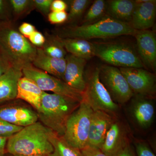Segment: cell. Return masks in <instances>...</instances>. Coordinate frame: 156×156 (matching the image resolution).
<instances>
[{
  "instance_id": "e0dca14e",
  "label": "cell",
  "mask_w": 156,
  "mask_h": 156,
  "mask_svg": "<svg viewBox=\"0 0 156 156\" xmlns=\"http://www.w3.org/2000/svg\"><path fill=\"white\" fill-rule=\"evenodd\" d=\"M131 111L134 120L141 128H149L153 122L155 108L150 97L136 95L132 100Z\"/></svg>"
},
{
  "instance_id": "9c48e42d",
  "label": "cell",
  "mask_w": 156,
  "mask_h": 156,
  "mask_svg": "<svg viewBox=\"0 0 156 156\" xmlns=\"http://www.w3.org/2000/svg\"><path fill=\"white\" fill-rule=\"evenodd\" d=\"M99 79L113 100L117 104H124L134 96V93L119 69L110 65L99 68Z\"/></svg>"
},
{
  "instance_id": "f1b7e54d",
  "label": "cell",
  "mask_w": 156,
  "mask_h": 156,
  "mask_svg": "<svg viewBox=\"0 0 156 156\" xmlns=\"http://www.w3.org/2000/svg\"><path fill=\"white\" fill-rule=\"evenodd\" d=\"M68 13L66 11H51L48 15V21L51 24H58L67 21Z\"/></svg>"
},
{
  "instance_id": "74e56055",
  "label": "cell",
  "mask_w": 156,
  "mask_h": 156,
  "mask_svg": "<svg viewBox=\"0 0 156 156\" xmlns=\"http://www.w3.org/2000/svg\"><path fill=\"white\" fill-rule=\"evenodd\" d=\"M117 156H135V154L129 144Z\"/></svg>"
},
{
  "instance_id": "7c38bea8",
  "label": "cell",
  "mask_w": 156,
  "mask_h": 156,
  "mask_svg": "<svg viewBox=\"0 0 156 156\" xmlns=\"http://www.w3.org/2000/svg\"><path fill=\"white\" fill-rule=\"evenodd\" d=\"M0 120L24 127L38 120L37 112L25 105L11 104L0 107Z\"/></svg>"
},
{
  "instance_id": "9a60e30c",
  "label": "cell",
  "mask_w": 156,
  "mask_h": 156,
  "mask_svg": "<svg viewBox=\"0 0 156 156\" xmlns=\"http://www.w3.org/2000/svg\"><path fill=\"white\" fill-rule=\"evenodd\" d=\"M128 145L127 131L120 122L115 120L107 133L101 150L107 156H117Z\"/></svg>"
},
{
  "instance_id": "ac0fdd59",
  "label": "cell",
  "mask_w": 156,
  "mask_h": 156,
  "mask_svg": "<svg viewBox=\"0 0 156 156\" xmlns=\"http://www.w3.org/2000/svg\"><path fill=\"white\" fill-rule=\"evenodd\" d=\"M34 67L62 80L66 66L65 58L51 57L41 48H37L36 56L32 63Z\"/></svg>"
},
{
  "instance_id": "d4e9b609",
  "label": "cell",
  "mask_w": 156,
  "mask_h": 156,
  "mask_svg": "<svg viewBox=\"0 0 156 156\" xmlns=\"http://www.w3.org/2000/svg\"><path fill=\"white\" fill-rule=\"evenodd\" d=\"M106 2L104 0H95L93 2L86 15L82 24H88L95 22L101 18L106 10Z\"/></svg>"
},
{
  "instance_id": "5bb4252c",
  "label": "cell",
  "mask_w": 156,
  "mask_h": 156,
  "mask_svg": "<svg viewBox=\"0 0 156 156\" xmlns=\"http://www.w3.org/2000/svg\"><path fill=\"white\" fill-rule=\"evenodd\" d=\"M66 66L62 80L71 88L83 93L86 87L84 69L87 60L70 54L65 57Z\"/></svg>"
},
{
  "instance_id": "603a6c76",
  "label": "cell",
  "mask_w": 156,
  "mask_h": 156,
  "mask_svg": "<svg viewBox=\"0 0 156 156\" xmlns=\"http://www.w3.org/2000/svg\"><path fill=\"white\" fill-rule=\"evenodd\" d=\"M41 48L48 56L54 58H64L67 55L61 37L58 36L48 35Z\"/></svg>"
},
{
  "instance_id": "7a4b0ae2",
  "label": "cell",
  "mask_w": 156,
  "mask_h": 156,
  "mask_svg": "<svg viewBox=\"0 0 156 156\" xmlns=\"http://www.w3.org/2000/svg\"><path fill=\"white\" fill-rule=\"evenodd\" d=\"M37 48L17 30L10 20L0 23V53L12 67L22 71L32 64Z\"/></svg>"
},
{
  "instance_id": "ba28073f",
  "label": "cell",
  "mask_w": 156,
  "mask_h": 156,
  "mask_svg": "<svg viewBox=\"0 0 156 156\" xmlns=\"http://www.w3.org/2000/svg\"><path fill=\"white\" fill-rule=\"evenodd\" d=\"M23 76L30 79L44 92L50 91L80 102L83 93L69 87L60 79L37 68L32 64L23 69Z\"/></svg>"
},
{
  "instance_id": "52a82bcc",
  "label": "cell",
  "mask_w": 156,
  "mask_h": 156,
  "mask_svg": "<svg viewBox=\"0 0 156 156\" xmlns=\"http://www.w3.org/2000/svg\"><path fill=\"white\" fill-rule=\"evenodd\" d=\"M99 68H96L85 78L86 87L83 99L93 111H101L110 115L119 110V105L113 100L99 79Z\"/></svg>"
},
{
  "instance_id": "60d3db41",
  "label": "cell",
  "mask_w": 156,
  "mask_h": 156,
  "mask_svg": "<svg viewBox=\"0 0 156 156\" xmlns=\"http://www.w3.org/2000/svg\"><path fill=\"white\" fill-rule=\"evenodd\" d=\"M4 156H5V155H4Z\"/></svg>"
},
{
  "instance_id": "3957f363",
  "label": "cell",
  "mask_w": 156,
  "mask_h": 156,
  "mask_svg": "<svg viewBox=\"0 0 156 156\" xmlns=\"http://www.w3.org/2000/svg\"><path fill=\"white\" fill-rule=\"evenodd\" d=\"M80 104L69 98L44 92L40 108L37 111L38 119L58 136H62L69 117Z\"/></svg>"
},
{
  "instance_id": "4316f807",
  "label": "cell",
  "mask_w": 156,
  "mask_h": 156,
  "mask_svg": "<svg viewBox=\"0 0 156 156\" xmlns=\"http://www.w3.org/2000/svg\"><path fill=\"white\" fill-rule=\"evenodd\" d=\"M9 2L16 18L22 17L34 9L33 1L31 0H11Z\"/></svg>"
},
{
  "instance_id": "d6986e66",
  "label": "cell",
  "mask_w": 156,
  "mask_h": 156,
  "mask_svg": "<svg viewBox=\"0 0 156 156\" xmlns=\"http://www.w3.org/2000/svg\"><path fill=\"white\" fill-rule=\"evenodd\" d=\"M44 91L30 79L22 76L17 84L16 99H21L38 110Z\"/></svg>"
},
{
  "instance_id": "ab89813d",
  "label": "cell",
  "mask_w": 156,
  "mask_h": 156,
  "mask_svg": "<svg viewBox=\"0 0 156 156\" xmlns=\"http://www.w3.org/2000/svg\"><path fill=\"white\" fill-rule=\"evenodd\" d=\"M45 156V155H31V156Z\"/></svg>"
},
{
  "instance_id": "484cf974",
  "label": "cell",
  "mask_w": 156,
  "mask_h": 156,
  "mask_svg": "<svg viewBox=\"0 0 156 156\" xmlns=\"http://www.w3.org/2000/svg\"><path fill=\"white\" fill-rule=\"evenodd\" d=\"M89 0H73L71 2L69 13L66 22L72 23L77 20L91 4Z\"/></svg>"
},
{
  "instance_id": "7402d4cb",
  "label": "cell",
  "mask_w": 156,
  "mask_h": 156,
  "mask_svg": "<svg viewBox=\"0 0 156 156\" xmlns=\"http://www.w3.org/2000/svg\"><path fill=\"white\" fill-rule=\"evenodd\" d=\"M62 42L69 54L88 60L95 56L94 45L87 40L79 38H62Z\"/></svg>"
},
{
  "instance_id": "277c9868",
  "label": "cell",
  "mask_w": 156,
  "mask_h": 156,
  "mask_svg": "<svg viewBox=\"0 0 156 156\" xmlns=\"http://www.w3.org/2000/svg\"><path fill=\"white\" fill-rule=\"evenodd\" d=\"M136 31L129 23L107 17L90 24L66 27L61 30L58 36L62 38H79L88 41L91 39L109 38L122 35L134 36Z\"/></svg>"
},
{
  "instance_id": "1f68e13d",
  "label": "cell",
  "mask_w": 156,
  "mask_h": 156,
  "mask_svg": "<svg viewBox=\"0 0 156 156\" xmlns=\"http://www.w3.org/2000/svg\"><path fill=\"white\" fill-rule=\"evenodd\" d=\"M135 145L137 156H156L149 147L145 143L136 142Z\"/></svg>"
},
{
  "instance_id": "5b68a950",
  "label": "cell",
  "mask_w": 156,
  "mask_h": 156,
  "mask_svg": "<svg viewBox=\"0 0 156 156\" xmlns=\"http://www.w3.org/2000/svg\"><path fill=\"white\" fill-rule=\"evenodd\" d=\"M93 112L83 99L77 108L69 117L62 136L69 145L80 151L87 147Z\"/></svg>"
},
{
  "instance_id": "ffe728a7",
  "label": "cell",
  "mask_w": 156,
  "mask_h": 156,
  "mask_svg": "<svg viewBox=\"0 0 156 156\" xmlns=\"http://www.w3.org/2000/svg\"><path fill=\"white\" fill-rule=\"evenodd\" d=\"M22 71L11 67L0 77V103L16 99L17 84Z\"/></svg>"
},
{
  "instance_id": "f35d334b",
  "label": "cell",
  "mask_w": 156,
  "mask_h": 156,
  "mask_svg": "<svg viewBox=\"0 0 156 156\" xmlns=\"http://www.w3.org/2000/svg\"><path fill=\"white\" fill-rule=\"evenodd\" d=\"M7 140V138L0 137V156H4L5 155Z\"/></svg>"
},
{
  "instance_id": "83f0119b",
  "label": "cell",
  "mask_w": 156,
  "mask_h": 156,
  "mask_svg": "<svg viewBox=\"0 0 156 156\" xmlns=\"http://www.w3.org/2000/svg\"><path fill=\"white\" fill-rule=\"evenodd\" d=\"M23 127L14 126L10 123L0 120V137L7 139L19 132Z\"/></svg>"
},
{
  "instance_id": "4fadbf2b",
  "label": "cell",
  "mask_w": 156,
  "mask_h": 156,
  "mask_svg": "<svg viewBox=\"0 0 156 156\" xmlns=\"http://www.w3.org/2000/svg\"><path fill=\"white\" fill-rule=\"evenodd\" d=\"M114 121L112 116L105 112L94 111L89 128L87 146L100 149L107 133Z\"/></svg>"
},
{
  "instance_id": "8992f818",
  "label": "cell",
  "mask_w": 156,
  "mask_h": 156,
  "mask_svg": "<svg viewBox=\"0 0 156 156\" xmlns=\"http://www.w3.org/2000/svg\"><path fill=\"white\" fill-rule=\"evenodd\" d=\"M95 56L112 66L120 68H142L140 58L131 47L114 43L93 44Z\"/></svg>"
},
{
  "instance_id": "6da1fadb",
  "label": "cell",
  "mask_w": 156,
  "mask_h": 156,
  "mask_svg": "<svg viewBox=\"0 0 156 156\" xmlns=\"http://www.w3.org/2000/svg\"><path fill=\"white\" fill-rule=\"evenodd\" d=\"M53 132L37 121L8 138L6 151L13 156H49L53 151L50 141Z\"/></svg>"
},
{
  "instance_id": "8d00e7d4",
  "label": "cell",
  "mask_w": 156,
  "mask_h": 156,
  "mask_svg": "<svg viewBox=\"0 0 156 156\" xmlns=\"http://www.w3.org/2000/svg\"><path fill=\"white\" fill-rule=\"evenodd\" d=\"M7 2L5 1L0 0V20H2L3 22L9 20L7 19L6 14H7Z\"/></svg>"
},
{
  "instance_id": "e575fe53",
  "label": "cell",
  "mask_w": 156,
  "mask_h": 156,
  "mask_svg": "<svg viewBox=\"0 0 156 156\" xmlns=\"http://www.w3.org/2000/svg\"><path fill=\"white\" fill-rule=\"evenodd\" d=\"M67 9V5L64 1L62 0H53L51 4L50 11H66Z\"/></svg>"
},
{
  "instance_id": "4dcf8cb0",
  "label": "cell",
  "mask_w": 156,
  "mask_h": 156,
  "mask_svg": "<svg viewBox=\"0 0 156 156\" xmlns=\"http://www.w3.org/2000/svg\"><path fill=\"white\" fill-rule=\"evenodd\" d=\"M28 39L31 44L36 48H41L46 41L44 36L37 30L31 35Z\"/></svg>"
},
{
  "instance_id": "8fae6325",
  "label": "cell",
  "mask_w": 156,
  "mask_h": 156,
  "mask_svg": "<svg viewBox=\"0 0 156 156\" xmlns=\"http://www.w3.org/2000/svg\"><path fill=\"white\" fill-rule=\"evenodd\" d=\"M134 37L139 56L144 66L155 71L156 68V37L153 31L137 30Z\"/></svg>"
},
{
  "instance_id": "d6a6232c",
  "label": "cell",
  "mask_w": 156,
  "mask_h": 156,
  "mask_svg": "<svg viewBox=\"0 0 156 156\" xmlns=\"http://www.w3.org/2000/svg\"><path fill=\"white\" fill-rule=\"evenodd\" d=\"M36 30L34 25L26 22L22 23L18 28L19 32L27 39Z\"/></svg>"
},
{
  "instance_id": "836d02e7",
  "label": "cell",
  "mask_w": 156,
  "mask_h": 156,
  "mask_svg": "<svg viewBox=\"0 0 156 156\" xmlns=\"http://www.w3.org/2000/svg\"><path fill=\"white\" fill-rule=\"evenodd\" d=\"M82 156H107L100 149L87 146L80 150Z\"/></svg>"
},
{
  "instance_id": "30bf717a",
  "label": "cell",
  "mask_w": 156,
  "mask_h": 156,
  "mask_svg": "<svg viewBox=\"0 0 156 156\" xmlns=\"http://www.w3.org/2000/svg\"><path fill=\"white\" fill-rule=\"evenodd\" d=\"M134 94L151 97L156 92V77L142 68H120Z\"/></svg>"
},
{
  "instance_id": "2e32d148",
  "label": "cell",
  "mask_w": 156,
  "mask_h": 156,
  "mask_svg": "<svg viewBox=\"0 0 156 156\" xmlns=\"http://www.w3.org/2000/svg\"><path fill=\"white\" fill-rule=\"evenodd\" d=\"M129 24L136 30H147L153 26L156 15L155 0H137Z\"/></svg>"
},
{
  "instance_id": "cb8c5ba5",
  "label": "cell",
  "mask_w": 156,
  "mask_h": 156,
  "mask_svg": "<svg viewBox=\"0 0 156 156\" xmlns=\"http://www.w3.org/2000/svg\"><path fill=\"white\" fill-rule=\"evenodd\" d=\"M50 141L53 146V151L48 156H82L80 151L70 146L62 136L53 132Z\"/></svg>"
},
{
  "instance_id": "d590c367",
  "label": "cell",
  "mask_w": 156,
  "mask_h": 156,
  "mask_svg": "<svg viewBox=\"0 0 156 156\" xmlns=\"http://www.w3.org/2000/svg\"><path fill=\"white\" fill-rule=\"evenodd\" d=\"M11 67L9 62L0 53V77Z\"/></svg>"
},
{
  "instance_id": "44dd1931",
  "label": "cell",
  "mask_w": 156,
  "mask_h": 156,
  "mask_svg": "<svg viewBox=\"0 0 156 156\" xmlns=\"http://www.w3.org/2000/svg\"><path fill=\"white\" fill-rule=\"evenodd\" d=\"M107 10L110 17L130 23L136 5L133 0H112L108 2Z\"/></svg>"
},
{
  "instance_id": "f546056e",
  "label": "cell",
  "mask_w": 156,
  "mask_h": 156,
  "mask_svg": "<svg viewBox=\"0 0 156 156\" xmlns=\"http://www.w3.org/2000/svg\"><path fill=\"white\" fill-rule=\"evenodd\" d=\"M53 0H33L35 9L38 10L45 16H48L50 12V8Z\"/></svg>"
}]
</instances>
